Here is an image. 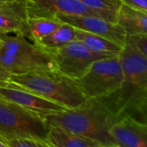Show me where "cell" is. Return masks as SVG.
I'll use <instances>...</instances> for the list:
<instances>
[{"instance_id":"obj_1","label":"cell","mask_w":147,"mask_h":147,"mask_svg":"<svg viewBox=\"0 0 147 147\" xmlns=\"http://www.w3.org/2000/svg\"><path fill=\"white\" fill-rule=\"evenodd\" d=\"M124 78L119 89L101 100L119 118L147 121V56L131 40L119 53Z\"/></svg>"},{"instance_id":"obj_2","label":"cell","mask_w":147,"mask_h":147,"mask_svg":"<svg viewBox=\"0 0 147 147\" xmlns=\"http://www.w3.org/2000/svg\"><path fill=\"white\" fill-rule=\"evenodd\" d=\"M118 119L100 99H88L78 107L66 109L44 118L49 128L61 129L100 144H113L110 129Z\"/></svg>"},{"instance_id":"obj_3","label":"cell","mask_w":147,"mask_h":147,"mask_svg":"<svg viewBox=\"0 0 147 147\" xmlns=\"http://www.w3.org/2000/svg\"><path fill=\"white\" fill-rule=\"evenodd\" d=\"M7 82L67 109L78 107L88 100L76 87L74 80L56 70L10 75Z\"/></svg>"},{"instance_id":"obj_4","label":"cell","mask_w":147,"mask_h":147,"mask_svg":"<svg viewBox=\"0 0 147 147\" xmlns=\"http://www.w3.org/2000/svg\"><path fill=\"white\" fill-rule=\"evenodd\" d=\"M0 39L3 42L0 68L10 75L55 70L51 52L36 42H30L27 36L0 33Z\"/></svg>"},{"instance_id":"obj_5","label":"cell","mask_w":147,"mask_h":147,"mask_svg":"<svg viewBox=\"0 0 147 147\" xmlns=\"http://www.w3.org/2000/svg\"><path fill=\"white\" fill-rule=\"evenodd\" d=\"M123 78L118 55L94 61L84 75L74 82L87 99H104L119 89Z\"/></svg>"},{"instance_id":"obj_6","label":"cell","mask_w":147,"mask_h":147,"mask_svg":"<svg viewBox=\"0 0 147 147\" xmlns=\"http://www.w3.org/2000/svg\"><path fill=\"white\" fill-rule=\"evenodd\" d=\"M49 129L38 114L0 99V138L47 140Z\"/></svg>"},{"instance_id":"obj_7","label":"cell","mask_w":147,"mask_h":147,"mask_svg":"<svg viewBox=\"0 0 147 147\" xmlns=\"http://www.w3.org/2000/svg\"><path fill=\"white\" fill-rule=\"evenodd\" d=\"M49 51L52 54L55 70L72 80L81 78L94 61L119 55L94 51L78 40Z\"/></svg>"},{"instance_id":"obj_8","label":"cell","mask_w":147,"mask_h":147,"mask_svg":"<svg viewBox=\"0 0 147 147\" xmlns=\"http://www.w3.org/2000/svg\"><path fill=\"white\" fill-rule=\"evenodd\" d=\"M55 18L76 29L100 36L120 47L124 46L127 39L125 31L121 25L99 17L57 14Z\"/></svg>"},{"instance_id":"obj_9","label":"cell","mask_w":147,"mask_h":147,"mask_svg":"<svg viewBox=\"0 0 147 147\" xmlns=\"http://www.w3.org/2000/svg\"><path fill=\"white\" fill-rule=\"evenodd\" d=\"M0 99L18 104L38 114L43 119L48 115L67 109L7 81L0 83Z\"/></svg>"},{"instance_id":"obj_10","label":"cell","mask_w":147,"mask_h":147,"mask_svg":"<svg viewBox=\"0 0 147 147\" xmlns=\"http://www.w3.org/2000/svg\"><path fill=\"white\" fill-rule=\"evenodd\" d=\"M25 3L28 18H55L57 14L94 16L103 18L80 0H32Z\"/></svg>"},{"instance_id":"obj_11","label":"cell","mask_w":147,"mask_h":147,"mask_svg":"<svg viewBox=\"0 0 147 147\" xmlns=\"http://www.w3.org/2000/svg\"><path fill=\"white\" fill-rule=\"evenodd\" d=\"M110 134L119 147H147V121L131 117L119 119L112 125Z\"/></svg>"},{"instance_id":"obj_12","label":"cell","mask_w":147,"mask_h":147,"mask_svg":"<svg viewBox=\"0 0 147 147\" xmlns=\"http://www.w3.org/2000/svg\"><path fill=\"white\" fill-rule=\"evenodd\" d=\"M0 33L24 35L30 37L24 0L11 2L6 11L0 12Z\"/></svg>"},{"instance_id":"obj_13","label":"cell","mask_w":147,"mask_h":147,"mask_svg":"<svg viewBox=\"0 0 147 147\" xmlns=\"http://www.w3.org/2000/svg\"><path fill=\"white\" fill-rule=\"evenodd\" d=\"M116 23L124 28L127 37L147 35V11H145L133 9L121 4Z\"/></svg>"},{"instance_id":"obj_14","label":"cell","mask_w":147,"mask_h":147,"mask_svg":"<svg viewBox=\"0 0 147 147\" xmlns=\"http://www.w3.org/2000/svg\"><path fill=\"white\" fill-rule=\"evenodd\" d=\"M47 140L55 147H96L99 144L90 138L57 128L49 129Z\"/></svg>"},{"instance_id":"obj_15","label":"cell","mask_w":147,"mask_h":147,"mask_svg":"<svg viewBox=\"0 0 147 147\" xmlns=\"http://www.w3.org/2000/svg\"><path fill=\"white\" fill-rule=\"evenodd\" d=\"M75 40H76L75 27L62 23L58 29L36 42V43L48 50H53L61 48Z\"/></svg>"},{"instance_id":"obj_16","label":"cell","mask_w":147,"mask_h":147,"mask_svg":"<svg viewBox=\"0 0 147 147\" xmlns=\"http://www.w3.org/2000/svg\"><path fill=\"white\" fill-rule=\"evenodd\" d=\"M76 39L81 41L88 48L96 52L119 54L122 48L100 36L89 33L79 29H76Z\"/></svg>"},{"instance_id":"obj_17","label":"cell","mask_w":147,"mask_h":147,"mask_svg":"<svg viewBox=\"0 0 147 147\" xmlns=\"http://www.w3.org/2000/svg\"><path fill=\"white\" fill-rule=\"evenodd\" d=\"M61 24L62 23L57 18H28L30 38L34 42H36L58 29Z\"/></svg>"},{"instance_id":"obj_18","label":"cell","mask_w":147,"mask_h":147,"mask_svg":"<svg viewBox=\"0 0 147 147\" xmlns=\"http://www.w3.org/2000/svg\"><path fill=\"white\" fill-rule=\"evenodd\" d=\"M88 7L98 12L104 19L116 23L118 11L121 5L119 0H80Z\"/></svg>"},{"instance_id":"obj_19","label":"cell","mask_w":147,"mask_h":147,"mask_svg":"<svg viewBox=\"0 0 147 147\" xmlns=\"http://www.w3.org/2000/svg\"><path fill=\"white\" fill-rule=\"evenodd\" d=\"M10 147H53L48 140L36 138H3Z\"/></svg>"},{"instance_id":"obj_20","label":"cell","mask_w":147,"mask_h":147,"mask_svg":"<svg viewBox=\"0 0 147 147\" xmlns=\"http://www.w3.org/2000/svg\"><path fill=\"white\" fill-rule=\"evenodd\" d=\"M127 38L133 42L140 49V50L147 56V35L128 36Z\"/></svg>"},{"instance_id":"obj_21","label":"cell","mask_w":147,"mask_h":147,"mask_svg":"<svg viewBox=\"0 0 147 147\" xmlns=\"http://www.w3.org/2000/svg\"><path fill=\"white\" fill-rule=\"evenodd\" d=\"M121 4L131 8L147 11V0H119Z\"/></svg>"},{"instance_id":"obj_22","label":"cell","mask_w":147,"mask_h":147,"mask_svg":"<svg viewBox=\"0 0 147 147\" xmlns=\"http://www.w3.org/2000/svg\"><path fill=\"white\" fill-rule=\"evenodd\" d=\"M9 76H10V74L7 71L0 68V81H5L6 82V81H8Z\"/></svg>"},{"instance_id":"obj_23","label":"cell","mask_w":147,"mask_h":147,"mask_svg":"<svg viewBox=\"0 0 147 147\" xmlns=\"http://www.w3.org/2000/svg\"><path fill=\"white\" fill-rule=\"evenodd\" d=\"M96 147H119L117 146L116 144H98L96 145Z\"/></svg>"},{"instance_id":"obj_24","label":"cell","mask_w":147,"mask_h":147,"mask_svg":"<svg viewBox=\"0 0 147 147\" xmlns=\"http://www.w3.org/2000/svg\"><path fill=\"white\" fill-rule=\"evenodd\" d=\"M0 147H10L6 143H5L1 138H0Z\"/></svg>"},{"instance_id":"obj_25","label":"cell","mask_w":147,"mask_h":147,"mask_svg":"<svg viewBox=\"0 0 147 147\" xmlns=\"http://www.w3.org/2000/svg\"><path fill=\"white\" fill-rule=\"evenodd\" d=\"M11 1H15V0H0V3H3V2H11Z\"/></svg>"},{"instance_id":"obj_26","label":"cell","mask_w":147,"mask_h":147,"mask_svg":"<svg viewBox=\"0 0 147 147\" xmlns=\"http://www.w3.org/2000/svg\"><path fill=\"white\" fill-rule=\"evenodd\" d=\"M2 46H3V42L1 39H0V50H1V49H2Z\"/></svg>"},{"instance_id":"obj_27","label":"cell","mask_w":147,"mask_h":147,"mask_svg":"<svg viewBox=\"0 0 147 147\" xmlns=\"http://www.w3.org/2000/svg\"><path fill=\"white\" fill-rule=\"evenodd\" d=\"M24 1L26 2V1H32V0H24Z\"/></svg>"},{"instance_id":"obj_28","label":"cell","mask_w":147,"mask_h":147,"mask_svg":"<svg viewBox=\"0 0 147 147\" xmlns=\"http://www.w3.org/2000/svg\"><path fill=\"white\" fill-rule=\"evenodd\" d=\"M2 82H5V81H0V83H1Z\"/></svg>"},{"instance_id":"obj_29","label":"cell","mask_w":147,"mask_h":147,"mask_svg":"<svg viewBox=\"0 0 147 147\" xmlns=\"http://www.w3.org/2000/svg\"><path fill=\"white\" fill-rule=\"evenodd\" d=\"M53 147H55V146H53Z\"/></svg>"}]
</instances>
